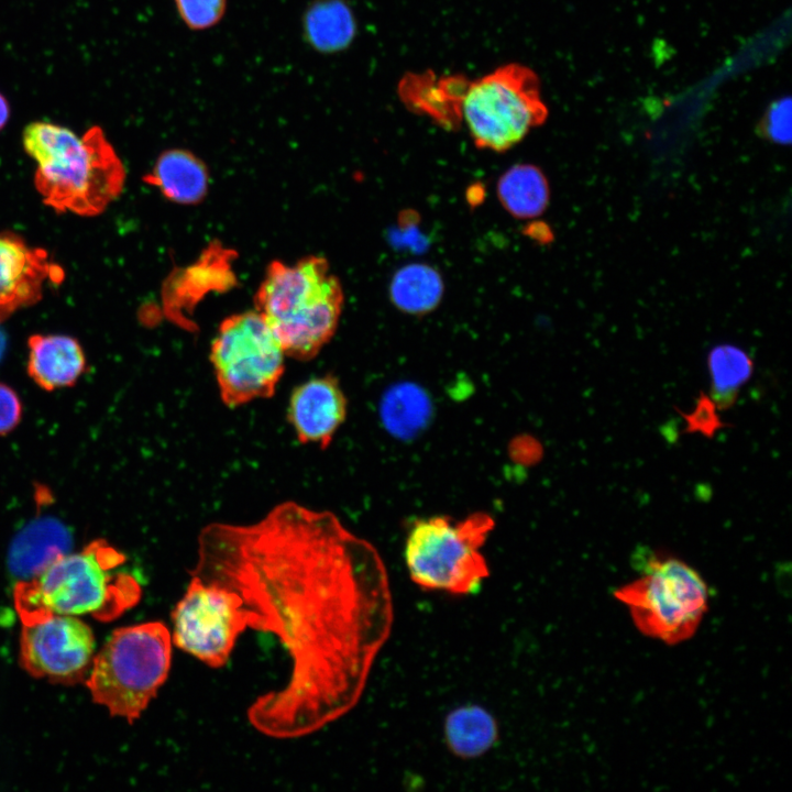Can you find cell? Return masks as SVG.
<instances>
[{
	"label": "cell",
	"mask_w": 792,
	"mask_h": 792,
	"mask_svg": "<svg viewBox=\"0 0 792 792\" xmlns=\"http://www.w3.org/2000/svg\"><path fill=\"white\" fill-rule=\"evenodd\" d=\"M343 289L322 256L295 264L273 261L255 294V310L278 339L285 354L307 361L333 337L342 311Z\"/></svg>",
	"instance_id": "4"
},
{
	"label": "cell",
	"mask_w": 792,
	"mask_h": 792,
	"mask_svg": "<svg viewBox=\"0 0 792 792\" xmlns=\"http://www.w3.org/2000/svg\"><path fill=\"white\" fill-rule=\"evenodd\" d=\"M346 406L336 377H314L293 391L288 419L301 443L327 448L345 419Z\"/></svg>",
	"instance_id": "13"
},
{
	"label": "cell",
	"mask_w": 792,
	"mask_h": 792,
	"mask_svg": "<svg viewBox=\"0 0 792 792\" xmlns=\"http://www.w3.org/2000/svg\"><path fill=\"white\" fill-rule=\"evenodd\" d=\"M73 537L68 528L53 517L29 522L13 539L9 569L19 581L30 580L59 557L69 552Z\"/></svg>",
	"instance_id": "14"
},
{
	"label": "cell",
	"mask_w": 792,
	"mask_h": 792,
	"mask_svg": "<svg viewBox=\"0 0 792 792\" xmlns=\"http://www.w3.org/2000/svg\"><path fill=\"white\" fill-rule=\"evenodd\" d=\"M430 403L424 392L413 385H400L386 395L382 416L389 431L397 436L414 435L427 421Z\"/></svg>",
	"instance_id": "22"
},
{
	"label": "cell",
	"mask_w": 792,
	"mask_h": 792,
	"mask_svg": "<svg viewBox=\"0 0 792 792\" xmlns=\"http://www.w3.org/2000/svg\"><path fill=\"white\" fill-rule=\"evenodd\" d=\"M172 636L162 622L116 629L94 657L86 686L111 716L133 724L166 681Z\"/></svg>",
	"instance_id": "5"
},
{
	"label": "cell",
	"mask_w": 792,
	"mask_h": 792,
	"mask_svg": "<svg viewBox=\"0 0 792 792\" xmlns=\"http://www.w3.org/2000/svg\"><path fill=\"white\" fill-rule=\"evenodd\" d=\"M22 415V405L16 393L6 384L0 383V435L13 430Z\"/></svg>",
	"instance_id": "26"
},
{
	"label": "cell",
	"mask_w": 792,
	"mask_h": 792,
	"mask_svg": "<svg viewBox=\"0 0 792 792\" xmlns=\"http://www.w3.org/2000/svg\"><path fill=\"white\" fill-rule=\"evenodd\" d=\"M448 748L464 759L477 758L487 752L498 738V727L485 708L469 704L457 707L444 722Z\"/></svg>",
	"instance_id": "19"
},
{
	"label": "cell",
	"mask_w": 792,
	"mask_h": 792,
	"mask_svg": "<svg viewBox=\"0 0 792 792\" xmlns=\"http://www.w3.org/2000/svg\"><path fill=\"white\" fill-rule=\"evenodd\" d=\"M191 575V574H190ZM252 612L238 593L196 575L172 612V642L208 667H223Z\"/></svg>",
	"instance_id": "10"
},
{
	"label": "cell",
	"mask_w": 792,
	"mask_h": 792,
	"mask_svg": "<svg viewBox=\"0 0 792 792\" xmlns=\"http://www.w3.org/2000/svg\"><path fill=\"white\" fill-rule=\"evenodd\" d=\"M300 23L306 44L320 54L346 50L356 35V20L345 0H311Z\"/></svg>",
	"instance_id": "18"
},
{
	"label": "cell",
	"mask_w": 792,
	"mask_h": 792,
	"mask_svg": "<svg viewBox=\"0 0 792 792\" xmlns=\"http://www.w3.org/2000/svg\"><path fill=\"white\" fill-rule=\"evenodd\" d=\"M145 180L170 201L194 205L207 194L209 176L204 162L188 150L169 148L155 162Z\"/></svg>",
	"instance_id": "17"
},
{
	"label": "cell",
	"mask_w": 792,
	"mask_h": 792,
	"mask_svg": "<svg viewBox=\"0 0 792 792\" xmlns=\"http://www.w3.org/2000/svg\"><path fill=\"white\" fill-rule=\"evenodd\" d=\"M6 346H7V339H6V336L2 332V330L0 329V361L4 354Z\"/></svg>",
	"instance_id": "28"
},
{
	"label": "cell",
	"mask_w": 792,
	"mask_h": 792,
	"mask_svg": "<svg viewBox=\"0 0 792 792\" xmlns=\"http://www.w3.org/2000/svg\"><path fill=\"white\" fill-rule=\"evenodd\" d=\"M285 355L278 339L256 310L226 318L210 351L222 402L238 407L271 397L284 373Z\"/></svg>",
	"instance_id": "9"
},
{
	"label": "cell",
	"mask_w": 792,
	"mask_h": 792,
	"mask_svg": "<svg viewBox=\"0 0 792 792\" xmlns=\"http://www.w3.org/2000/svg\"><path fill=\"white\" fill-rule=\"evenodd\" d=\"M442 293L440 274L427 264L402 267L389 286V295L395 306L414 315L426 314L436 308Z\"/></svg>",
	"instance_id": "21"
},
{
	"label": "cell",
	"mask_w": 792,
	"mask_h": 792,
	"mask_svg": "<svg viewBox=\"0 0 792 792\" xmlns=\"http://www.w3.org/2000/svg\"><path fill=\"white\" fill-rule=\"evenodd\" d=\"M28 373L43 389L74 385L86 371L78 341L63 334H34L29 339Z\"/></svg>",
	"instance_id": "15"
},
{
	"label": "cell",
	"mask_w": 792,
	"mask_h": 792,
	"mask_svg": "<svg viewBox=\"0 0 792 792\" xmlns=\"http://www.w3.org/2000/svg\"><path fill=\"white\" fill-rule=\"evenodd\" d=\"M466 81L459 75H408L399 85V94L405 105L414 111L428 116L447 129H453L461 123L460 102Z\"/></svg>",
	"instance_id": "16"
},
{
	"label": "cell",
	"mask_w": 792,
	"mask_h": 792,
	"mask_svg": "<svg viewBox=\"0 0 792 792\" xmlns=\"http://www.w3.org/2000/svg\"><path fill=\"white\" fill-rule=\"evenodd\" d=\"M95 657L92 629L76 616L22 624L20 666L33 678L62 684L85 680Z\"/></svg>",
	"instance_id": "11"
},
{
	"label": "cell",
	"mask_w": 792,
	"mask_h": 792,
	"mask_svg": "<svg viewBox=\"0 0 792 792\" xmlns=\"http://www.w3.org/2000/svg\"><path fill=\"white\" fill-rule=\"evenodd\" d=\"M176 12L190 31L202 32L218 25L226 15L228 0H173Z\"/></svg>",
	"instance_id": "24"
},
{
	"label": "cell",
	"mask_w": 792,
	"mask_h": 792,
	"mask_svg": "<svg viewBox=\"0 0 792 792\" xmlns=\"http://www.w3.org/2000/svg\"><path fill=\"white\" fill-rule=\"evenodd\" d=\"M636 563L640 575L618 587L615 597L628 607L644 635L669 645L688 640L708 606L710 591L703 578L670 556L642 554Z\"/></svg>",
	"instance_id": "7"
},
{
	"label": "cell",
	"mask_w": 792,
	"mask_h": 792,
	"mask_svg": "<svg viewBox=\"0 0 792 792\" xmlns=\"http://www.w3.org/2000/svg\"><path fill=\"white\" fill-rule=\"evenodd\" d=\"M493 527V518L480 512L459 521L444 516L416 520L404 552L411 581L428 591L474 594L490 575L481 548Z\"/></svg>",
	"instance_id": "6"
},
{
	"label": "cell",
	"mask_w": 792,
	"mask_h": 792,
	"mask_svg": "<svg viewBox=\"0 0 792 792\" xmlns=\"http://www.w3.org/2000/svg\"><path fill=\"white\" fill-rule=\"evenodd\" d=\"M9 119V105L6 98L0 95V130L4 127Z\"/></svg>",
	"instance_id": "27"
},
{
	"label": "cell",
	"mask_w": 792,
	"mask_h": 792,
	"mask_svg": "<svg viewBox=\"0 0 792 792\" xmlns=\"http://www.w3.org/2000/svg\"><path fill=\"white\" fill-rule=\"evenodd\" d=\"M497 193L505 209L521 219L541 215L550 198L544 174L528 164L508 169L498 182Z\"/></svg>",
	"instance_id": "20"
},
{
	"label": "cell",
	"mask_w": 792,
	"mask_h": 792,
	"mask_svg": "<svg viewBox=\"0 0 792 792\" xmlns=\"http://www.w3.org/2000/svg\"><path fill=\"white\" fill-rule=\"evenodd\" d=\"M22 142L36 163L35 188L57 212L101 213L122 193L125 169L100 127L82 135L46 121L26 125Z\"/></svg>",
	"instance_id": "2"
},
{
	"label": "cell",
	"mask_w": 792,
	"mask_h": 792,
	"mask_svg": "<svg viewBox=\"0 0 792 792\" xmlns=\"http://www.w3.org/2000/svg\"><path fill=\"white\" fill-rule=\"evenodd\" d=\"M792 105L790 97H781L773 101L760 120L757 132L760 136L776 144H790L792 139Z\"/></svg>",
	"instance_id": "25"
},
{
	"label": "cell",
	"mask_w": 792,
	"mask_h": 792,
	"mask_svg": "<svg viewBox=\"0 0 792 792\" xmlns=\"http://www.w3.org/2000/svg\"><path fill=\"white\" fill-rule=\"evenodd\" d=\"M547 117L537 75L517 63L468 80L460 102L461 122L474 144L495 152L513 147Z\"/></svg>",
	"instance_id": "8"
},
{
	"label": "cell",
	"mask_w": 792,
	"mask_h": 792,
	"mask_svg": "<svg viewBox=\"0 0 792 792\" xmlns=\"http://www.w3.org/2000/svg\"><path fill=\"white\" fill-rule=\"evenodd\" d=\"M124 562L122 552L99 539L59 557L32 579L18 581L13 601L22 624L54 615H90L101 622L120 617L142 596L138 580L118 570Z\"/></svg>",
	"instance_id": "3"
},
{
	"label": "cell",
	"mask_w": 792,
	"mask_h": 792,
	"mask_svg": "<svg viewBox=\"0 0 792 792\" xmlns=\"http://www.w3.org/2000/svg\"><path fill=\"white\" fill-rule=\"evenodd\" d=\"M62 267L45 250L29 246L12 233H0V322L42 298L46 280L61 283Z\"/></svg>",
	"instance_id": "12"
},
{
	"label": "cell",
	"mask_w": 792,
	"mask_h": 792,
	"mask_svg": "<svg viewBox=\"0 0 792 792\" xmlns=\"http://www.w3.org/2000/svg\"><path fill=\"white\" fill-rule=\"evenodd\" d=\"M190 574L238 593L250 628L275 634L289 652L288 682L248 710L257 732L302 737L355 707L394 623L374 546L330 512L286 502L252 525L205 527Z\"/></svg>",
	"instance_id": "1"
},
{
	"label": "cell",
	"mask_w": 792,
	"mask_h": 792,
	"mask_svg": "<svg viewBox=\"0 0 792 792\" xmlns=\"http://www.w3.org/2000/svg\"><path fill=\"white\" fill-rule=\"evenodd\" d=\"M710 367L715 387L719 393H728L749 375L751 363L745 352L725 344L711 352Z\"/></svg>",
	"instance_id": "23"
}]
</instances>
